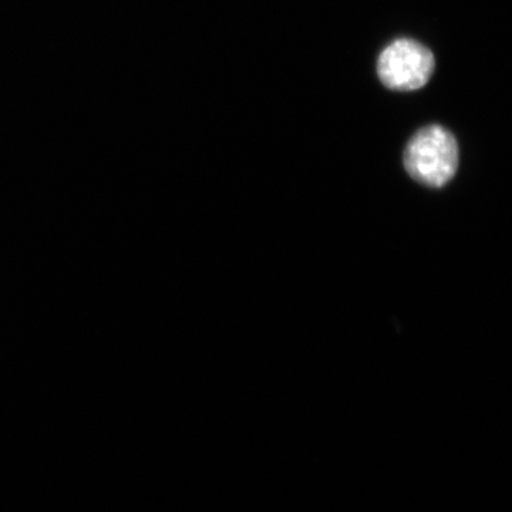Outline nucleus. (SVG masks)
Segmentation results:
<instances>
[{
	"label": "nucleus",
	"mask_w": 512,
	"mask_h": 512,
	"mask_svg": "<svg viewBox=\"0 0 512 512\" xmlns=\"http://www.w3.org/2000/svg\"><path fill=\"white\" fill-rule=\"evenodd\" d=\"M404 167L417 183L444 187L458 167L456 137L437 124L421 128L404 150Z\"/></svg>",
	"instance_id": "nucleus-1"
},
{
	"label": "nucleus",
	"mask_w": 512,
	"mask_h": 512,
	"mask_svg": "<svg viewBox=\"0 0 512 512\" xmlns=\"http://www.w3.org/2000/svg\"><path fill=\"white\" fill-rule=\"evenodd\" d=\"M434 72V56L413 39H397L380 53L377 74L387 89L414 92L426 86Z\"/></svg>",
	"instance_id": "nucleus-2"
}]
</instances>
